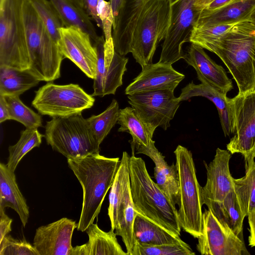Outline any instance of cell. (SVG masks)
<instances>
[{
	"instance_id": "2",
	"label": "cell",
	"mask_w": 255,
	"mask_h": 255,
	"mask_svg": "<svg viewBox=\"0 0 255 255\" xmlns=\"http://www.w3.org/2000/svg\"><path fill=\"white\" fill-rule=\"evenodd\" d=\"M131 197L136 212L172 235L179 237L178 210L150 176L144 161L132 150L129 159Z\"/></svg>"
},
{
	"instance_id": "24",
	"label": "cell",
	"mask_w": 255,
	"mask_h": 255,
	"mask_svg": "<svg viewBox=\"0 0 255 255\" xmlns=\"http://www.w3.org/2000/svg\"><path fill=\"white\" fill-rule=\"evenodd\" d=\"M255 6V0H233L215 11H199L194 27L234 23L247 19Z\"/></svg>"
},
{
	"instance_id": "40",
	"label": "cell",
	"mask_w": 255,
	"mask_h": 255,
	"mask_svg": "<svg viewBox=\"0 0 255 255\" xmlns=\"http://www.w3.org/2000/svg\"><path fill=\"white\" fill-rule=\"evenodd\" d=\"M97 12L102 24L105 41H113L112 29L114 22V17L110 1L99 0L97 6Z\"/></svg>"
},
{
	"instance_id": "32",
	"label": "cell",
	"mask_w": 255,
	"mask_h": 255,
	"mask_svg": "<svg viewBox=\"0 0 255 255\" xmlns=\"http://www.w3.org/2000/svg\"><path fill=\"white\" fill-rule=\"evenodd\" d=\"M44 135L40 133L37 128H26L20 132L18 141L8 147L9 156L6 165L14 172L24 156L36 147H39Z\"/></svg>"
},
{
	"instance_id": "1",
	"label": "cell",
	"mask_w": 255,
	"mask_h": 255,
	"mask_svg": "<svg viewBox=\"0 0 255 255\" xmlns=\"http://www.w3.org/2000/svg\"><path fill=\"white\" fill-rule=\"evenodd\" d=\"M119 157L109 158L99 153L67 159L83 189L81 213L77 230L85 232L100 212L105 197L111 188L120 163Z\"/></svg>"
},
{
	"instance_id": "17",
	"label": "cell",
	"mask_w": 255,
	"mask_h": 255,
	"mask_svg": "<svg viewBox=\"0 0 255 255\" xmlns=\"http://www.w3.org/2000/svg\"><path fill=\"white\" fill-rule=\"evenodd\" d=\"M185 75L175 70L172 64L160 63L147 64L125 89L128 95L149 91H174Z\"/></svg>"
},
{
	"instance_id": "21",
	"label": "cell",
	"mask_w": 255,
	"mask_h": 255,
	"mask_svg": "<svg viewBox=\"0 0 255 255\" xmlns=\"http://www.w3.org/2000/svg\"><path fill=\"white\" fill-rule=\"evenodd\" d=\"M197 96L206 98L215 105L224 135L226 136L234 133L235 116L232 99L209 85L203 83L195 84L192 82L182 89L178 98L182 102Z\"/></svg>"
},
{
	"instance_id": "13",
	"label": "cell",
	"mask_w": 255,
	"mask_h": 255,
	"mask_svg": "<svg viewBox=\"0 0 255 255\" xmlns=\"http://www.w3.org/2000/svg\"><path fill=\"white\" fill-rule=\"evenodd\" d=\"M196 248L204 255H250L243 240L222 224L209 209L203 212L202 233Z\"/></svg>"
},
{
	"instance_id": "28",
	"label": "cell",
	"mask_w": 255,
	"mask_h": 255,
	"mask_svg": "<svg viewBox=\"0 0 255 255\" xmlns=\"http://www.w3.org/2000/svg\"><path fill=\"white\" fill-rule=\"evenodd\" d=\"M54 5L65 27H75L87 33L93 42L97 35L90 16L75 0H49Z\"/></svg>"
},
{
	"instance_id": "16",
	"label": "cell",
	"mask_w": 255,
	"mask_h": 255,
	"mask_svg": "<svg viewBox=\"0 0 255 255\" xmlns=\"http://www.w3.org/2000/svg\"><path fill=\"white\" fill-rule=\"evenodd\" d=\"M76 222L67 218L38 227L33 245L39 255H71L72 238L77 227Z\"/></svg>"
},
{
	"instance_id": "30",
	"label": "cell",
	"mask_w": 255,
	"mask_h": 255,
	"mask_svg": "<svg viewBox=\"0 0 255 255\" xmlns=\"http://www.w3.org/2000/svg\"><path fill=\"white\" fill-rule=\"evenodd\" d=\"M39 82L28 69L0 66V96H19Z\"/></svg>"
},
{
	"instance_id": "22",
	"label": "cell",
	"mask_w": 255,
	"mask_h": 255,
	"mask_svg": "<svg viewBox=\"0 0 255 255\" xmlns=\"http://www.w3.org/2000/svg\"><path fill=\"white\" fill-rule=\"evenodd\" d=\"M131 147L132 150H136V153L146 155L153 161L155 183L175 205L179 193L178 174L176 164L172 163L169 165L167 164L164 159L165 156L156 148L153 140L148 146L135 145Z\"/></svg>"
},
{
	"instance_id": "15",
	"label": "cell",
	"mask_w": 255,
	"mask_h": 255,
	"mask_svg": "<svg viewBox=\"0 0 255 255\" xmlns=\"http://www.w3.org/2000/svg\"><path fill=\"white\" fill-rule=\"evenodd\" d=\"M58 44L64 58L73 62L88 78L94 79L98 57L90 36L75 27H62L60 29Z\"/></svg>"
},
{
	"instance_id": "38",
	"label": "cell",
	"mask_w": 255,
	"mask_h": 255,
	"mask_svg": "<svg viewBox=\"0 0 255 255\" xmlns=\"http://www.w3.org/2000/svg\"><path fill=\"white\" fill-rule=\"evenodd\" d=\"M236 23L218 24L208 27H194L190 42L198 45L204 49L206 45L222 36Z\"/></svg>"
},
{
	"instance_id": "35",
	"label": "cell",
	"mask_w": 255,
	"mask_h": 255,
	"mask_svg": "<svg viewBox=\"0 0 255 255\" xmlns=\"http://www.w3.org/2000/svg\"><path fill=\"white\" fill-rule=\"evenodd\" d=\"M6 103L10 120L21 123L26 128H38L42 126L41 116L24 105L18 96H3Z\"/></svg>"
},
{
	"instance_id": "7",
	"label": "cell",
	"mask_w": 255,
	"mask_h": 255,
	"mask_svg": "<svg viewBox=\"0 0 255 255\" xmlns=\"http://www.w3.org/2000/svg\"><path fill=\"white\" fill-rule=\"evenodd\" d=\"M44 137L53 150L67 159L78 158L99 153L97 141L90 126L81 114L54 117L47 122Z\"/></svg>"
},
{
	"instance_id": "25",
	"label": "cell",
	"mask_w": 255,
	"mask_h": 255,
	"mask_svg": "<svg viewBox=\"0 0 255 255\" xmlns=\"http://www.w3.org/2000/svg\"><path fill=\"white\" fill-rule=\"evenodd\" d=\"M10 208L18 215L24 227L29 216V207L17 185L14 172L0 163V209Z\"/></svg>"
},
{
	"instance_id": "34",
	"label": "cell",
	"mask_w": 255,
	"mask_h": 255,
	"mask_svg": "<svg viewBox=\"0 0 255 255\" xmlns=\"http://www.w3.org/2000/svg\"><path fill=\"white\" fill-rule=\"evenodd\" d=\"M118 101L113 99L109 107L98 115L87 119L92 132L99 144H101L117 123L119 113Z\"/></svg>"
},
{
	"instance_id": "27",
	"label": "cell",
	"mask_w": 255,
	"mask_h": 255,
	"mask_svg": "<svg viewBox=\"0 0 255 255\" xmlns=\"http://www.w3.org/2000/svg\"><path fill=\"white\" fill-rule=\"evenodd\" d=\"M129 159V155L124 151L109 194L108 215L113 231L116 227L119 212L126 198L131 193Z\"/></svg>"
},
{
	"instance_id": "12",
	"label": "cell",
	"mask_w": 255,
	"mask_h": 255,
	"mask_svg": "<svg viewBox=\"0 0 255 255\" xmlns=\"http://www.w3.org/2000/svg\"><path fill=\"white\" fill-rule=\"evenodd\" d=\"M128 98L131 107L153 131L158 127L166 130L170 126L181 102L171 90L141 92Z\"/></svg>"
},
{
	"instance_id": "42",
	"label": "cell",
	"mask_w": 255,
	"mask_h": 255,
	"mask_svg": "<svg viewBox=\"0 0 255 255\" xmlns=\"http://www.w3.org/2000/svg\"><path fill=\"white\" fill-rule=\"evenodd\" d=\"M12 219L4 212V209H0V241L11 231Z\"/></svg>"
},
{
	"instance_id": "39",
	"label": "cell",
	"mask_w": 255,
	"mask_h": 255,
	"mask_svg": "<svg viewBox=\"0 0 255 255\" xmlns=\"http://www.w3.org/2000/svg\"><path fill=\"white\" fill-rule=\"evenodd\" d=\"M0 255H39L38 252L24 239L17 240L7 235L0 241Z\"/></svg>"
},
{
	"instance_id": "5",
	"label": "cell",
	"mask_w": 255,
	"mask_h": 255,
	"mask_svg": "<svg viewBox=\"0 0 255 255\" xmlns=\"http://www.w3.org/2000/svg\"><path fill=\"white\" fill-rule=\"evenodd\" d=\"M178 180V216L181 228L195 238L202 233V187L196 173L192 152L178 145L174 151Z\"/></svg>"
},
{
	"instance_id": "29",
	"label": "cell",
	"mask_w": 255,
	"mask_h": 255,
	"mask_svg": "<svg viewBox=\"0 0 255 255\" xmlns=\"http://www.w3.org/2000/svg\"><path fill=\"white\" fill-rule=\"evenodd\" d=\"M117 124L120 125L119 132H128L131 135V146H148L153 140L154 131L143 121L132 107L120 109Z\"/></svg>"
},
{
	"instance_id": "33",
	"label": "cell",
	"mask_w": 255,
	"mask_h": 255,
	"mask_svg": "<svg viewBox=\"0 0 255 255\" xmlns=\"http://www.w3.org/2000/svg\"><path fill=\"white\" fill-rule=\"evenodd\" d=\"M234 190L241 208L248 216L255 210V162L246 169L245 175L240 178H233Z\"/></svg>"
},
{
	"instance_id": "26",
	"label": "cell",
	"mask_w": 255,
	"mask_h": 255,
	"mask_svg": "<svg viewBox=\"0 0 255 255\" xmlns=\"http://www.w3.org/2000/svg\"><path fill=\"white\" fill-rule=\"evenodd\" d=\"M216 218L243 240V222L246 215L243 211L234 190L229 192L221 201L203 200Z\"/></svg>"
},
{
	"instance_id": "37",
	"label": "cell",
	"mask_w": 255,
	"mask_h": 255,
	"mask_svg": "<svg viewBox=\"0 0 255 255\" xmlns=\"http://www.w3.org/2000/svg\"><path fill=\"white\" fill-rule=\"evenodd\" d=\"M190 247L182 240L175 243L146 245L136 243L131 255H194Z\"/></svg>"
},
{
	"instance_id": "6",
	"label": "cell",
	"mask_w": 255,
	"mask_h": 255,
	"mask_svg": "<svg viewBox=\"0 0 255 255\" xmlns=\"http://www.w3.org/2000/svg\"><path fill=\"white\" fill-rule=\"evenodd\" d=\"M171 13L170 0H150L143 7L130 45V53L141 68L152 63L156 49L167 34Z\"/></svg>"
},
{
	"instance_id": "4",
	"label": "cell",
	"mask_w": 255,
	"mask_h": 255,
	"mask_svg": "<svg viewBox=\"0 0 255 255\" xmlns=\"http://www.w3.org/2000/svg\"><path fill=\"white\" fill-rule=\"evenodd\" d=\"M23 18L30 59L28 70L40 81L52 82L60 77L61 62L64 58L59 44L29 0L24 1Z\"/></svg>"
},
{
	"instance_id": "20",
	"label": "cell",
	"mask_w": 255,
	"mask_h": 255,
	"mask_svg": "<svg viewBox=\"0 0 255 255\" xmlns=\"http://www.w3.org/2000/svg\"><path fill=\"white\" fill-rule=\"evenodd\" d=\"M150 0H122L118 16L113 23L112 36L115 51L125 56L130 53L133 33L144 6ZM178 0H170L171 4Z\"/></svg>"
},
{
	"instance_id": "46",
	"label": "cell",
	"mask_w": 255,
	"mask_h": 255,
	"mask_svg": "<svg viewBox=\"0 0 255 255\" xmlns=\"http://www.w3.org/2000/svg\"><path fill=\"white\" fill-rule=\"evenodd\" d=\"M110 2L111 3L114 17V23L118 16L120 9L122 0H110Z\"/></svg>"
},
{
	"instance_id": "41",
	"label": "cell",
	"mask_w": 255,
	"mask_h": 255,
	"mask_svg": "<svg viewBox=\"0 0 255 255\" xmlns=\"http://www.w3.org/2000/svg\"><path fill=\"white\" fill-rule=\"evenodd\" d=\"M75 0L94 19L98 26L102 28V22L98 16L97 12V6L99 0Z\"/></svg>"
},
{
	"instance_id": "14",
	"label": "cell",
	"mask_w": 255,
	"mask_h": 255,
	"mask_svg": "<svg viewBox=\"0 0 255 255\" xmlns=\"http://www.w3.org/2000/svg\"><path fill=\"white\" fill-rule=\"evenodd\" d=\"M93 44L98 61L92 96L103 97L114 95L117 89L123 85V77L127 71L128 59L117 53L114 48L105 49L103 36H99Z\"/></svg>"
},
{
	"instance_id": "8",
	"label": "cell",
	"mask_w": 255,
	"mask_h": 255,
	"mask_svg": "<svg viewBox=\"0 0 255 255\" xmlns=\"http://www.w3.org/2000/svg\"><path fill=\"white\" fill-rule=\"evenodd\" d=\"M25 0H0V66L30 68L23 18Z\"/></svg>"
},
{
	"instance_id": "43",
	"label": "cell",
	"mask_w": 255,
	"mask_h": 255,
	"mask_svg": "<svg viewBox=\"0 0 255 255\" xmlns=\"http://www.w3.org/2000/svg\"><path fill=\"white\" fill-rule=\"evenodd\" d=\"M250 226V236L249 245L251 247H255V210L251 212L248 215Z\"/></svg>"
},
{
	"instance_id": "44",
	"label": "cell",
	"mask_w": 255,
	"mask_h": 255,
	"mask_svg": "<svg viewBox=\"0 0 255 255\" xmlns=\"http://www.w3.org/2000/svg\"><path fill=\"white\" fill-rule=\"evenodd\" d=\"M10 120L8 107L3 96H0V123Z\"/></svg>"
},
{
	"instance_id": "49",
	"label": "cell",
	"mask_w": 255,
	"mask_h": 255,
	"mask_svg": "<svg viewBox=\"0 0 255 255\" xmlns=\"http://www.w3.org/2000/svg\"><path fill=\"white\" fill-rule=\"evenodd\" d=\"M253 60H254V67L255 69V47L254 51V54H253Z\"/></svg>"
},
{
	"instance_id": "11",
	"label": "cell",
	"mask_w": 255,
	"mask_h": 255,
	"mask_svg": "<svg viewBox=\"0 0 255 255\" xmlns=\"http://www.w3.org/2000/svg\"><path fill=\"white\" fill-rule=\"evenodd\" d=\"M195 0H178L171 4L170 22L164 39L159 62L172 64L183 59L184 43L190 42L199 11Z\"/></svg>"
},
{
	"instance_id": "9",
	"label": "cell",
	"mask_w": 255,
	"mask_h": 255,
	"mask_svg": "<svg viewBox=\"0 0 255 255\" xmlns=\"http://www.w3.org/2000/svg\"><path fill=\"white\" fill-rule=\"evenodd\" d=\"M95 99L79 85H57L47 82L35 92L32 106L41 115L65 117L91 108Z\"/></svg>"
},
{
	"instance_id": "31",
	"label": "cell",
	"mask_w": 255,
	"mask_h": 255,
	"mask_svg": "<svg viewBox=\"0 0 255 255\" xmlns=\"http://www.w3.org/2000/svg\"><path fill=\"white\" fill-rule=\"evenodd\" d=\"M133 230L135 243L141 245H159L182 241L180 237L172 235L139 214L135 218Z\"/></svg>"
},
{
	"instance_id": "36",
	"label": "cell",
	"mask_w": 255,
	"mask_h": 255,
	"mask_svg": "<svg viewBox=\"0 0 255 255\" xmlns=\"http://www.w3.org/2000/svg\"><path fill=\"white\" fill-rule=\"evenodd\" d=\"M51 37L58 43L60 40V29L64 27L57 10L50 0H29Z\"/></svg>"
},
{
	"instance_id": "19",
	"label": "cell",
	"mask_w": 255,
	"mask_h": 255,
	"mask_svg": "<svg viewBox=\"0 0 255 255\" xmlns=\"http://www.w3.org/2000/svg\"><path fill=\"white\" fill-rule=\"evenodd\" d=\"M183 59L196 71L201 83L206 84L227 94L233 89V84L225 69L214 62L198 45L191 43Z\"/></svg>"
},
{
	"instance_id": "18",
	"label": "cell",
	"mask_w": 255,
	"mask_h": 255,
	"mask_svg": "<svg viewBox=\"0 0 255 255\" xmlns=\"http://www.w3.org/2000/svg\"><path fill=\"white\" fill-rule=\"evenodd\" d=\"M231 153L218 148L212 161L204 163L207 171V180L202 187V199L221 201L234 190L233 177L229 169Z\"/></svg>"
},
{
	"instance_id": "23",
	"label": "cell",
	"mask_w": 255,
	"mask_h": 255,
	"mask_svg": "<svg viewBox=\"0 0 255 255\" xmlns=\"http://www.w3.org/2000/svg\"><path fill=\"white\" fill-rule=\"evenodd\" d=\"M85 232L88 242L73 247L71 255H128L118 242L114 231L106 232L92 223Z\"/></svg>"
},
{
	"instance_id": "48",
	"label": "cell",
	"mask_w": 255,
	"mask_h": 255,
	"mask_svg": "<svg viewBox=\"0 0 255 255\" xmlns=\"http://www.w3.org/2000/svg\"><path fill=\"white\" fill-rule=\"evenodd\" d=\"M247 19L252 20L255 22V6L249 14Z\"/></svg>"
},
{
	"instance_id": "47",
	"label": "cell",
	"mask_w": 255,
	"mask_h": 255,
	"mask_svg": "<svg viewBox=\"0 0 255 255\" xmlns=\"http://www.w3.org/2000/svg\"><path fill=\"white\" fill-rule=\"evenodd\" d=\"M214 0H195L194 2L195 8L200 11L205 8Z\"/></svg>"
},
{
	"instance_id": "45",
	"label": "cell",
	"mask_w": 255,
	"mask_h": 255,
	"mask_svg": "<svg viewBox=\"0 0 255 255\" xmlns=\"http://www.w3.org/2000/svg\"><path fill=\"white\" fill-rule=\"evenodd\" d=\"M232 0H214L208 6L201 10L205 11H215L225 6Z\"/></svg>"
},
{
	"instance_id": "3",
	"label": "cell",
	"mask_w": 255,
	"mask_h": 255,
	"mask_svg": "<svg viewBox=\"0 0 255 255\" xmlns=\"http://www.w3.org/2000/svg\"><path fill=\"white\" fill-rule=\"evenodd\" d=\"M255 22L247 19L235 23L204 49L221 59L235 80L238 93L243 94L255 89Z\"/></svg>"
},
{
	"instance_id": "10",
	"label": "cell",
	"mask_w": 255,
	"mask_h": 255,
	"mask_svg": "<svg viewBox=\"0 0 255 255\" xmlns=\"http://www.w3.org/2000/svg\"><path fill=\"white\" fill-rule=\"evenodd\" d=\"M232 101L235 130L227 148L232 154L243 155L246 169L255 162V89L238 93Z\"/></svg>"
}]
</instances>
